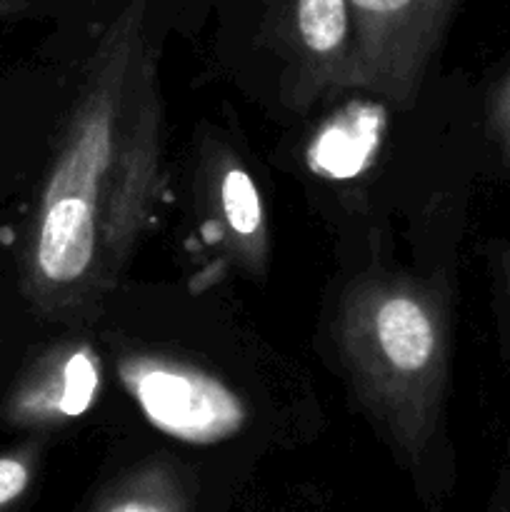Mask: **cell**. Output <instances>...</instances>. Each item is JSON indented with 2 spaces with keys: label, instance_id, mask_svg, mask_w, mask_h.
Returning <instances> with one entry per match:
<instances>
[{
  "label": "cell",
  "instance_id": "obj_1",
  "mask_svg": "<svg viewBox=\"0 0 510 512\" xmlns=\"http://www.w3.org/2000/svg\"><path fill=\"white\" fill-rule=\"evenodd\" d=\"M145 5L128 0L100 35L35 205L25 293L53 320L100 308L153 210L160 98Z\"/></svg>",
  "mask_w": 510,
  "mask_h": 512
},
{
  "label": "cell",
  "instance_id": "obj_2",
  "mask_svg": "<svg viewBox=\"0 0 510 512\" xmlns=\"http://www.w3.org/2000/svg\"><path fill=\"white\" fill-rule=\"evenodd\" d=\"M355 395L400 453L430 443L448 378V323L435 290L370 273L343 293L335 328Z\"/></svg>",
  "mask_w": 510,
  "mask_h": 512
},
{
  "label": "cell",
  "instance_id": "obj_3",
  "mask_svg": "<svg viewBox=\"0 0 510 512\" xmlns=\"http://www.w3.org/2000/svg\"><path fill=\"white\" fill-rule=\"evenodd\" d=\"M458 0H348L353 88L413 103Z\"/></svg>",
  "mask_w": 510,
  "mask_h": 512
},
{
  "label": "cell",
  "instance_id": "obj_4",
  "mask_svg": "<svg viewBox=\"0 0 510 512\" xmlns=\"http://www.w3.org/2000/svg\"><path fill=\"white\" fill-rule=\"evenodd\" d=\"M118 375L145 420L180 443H223L248 420L243 398L225 380L185 360L130 353L120 358Z\"/></svg>",
  "mask_w": 510,
  "mask_h": 512
},
{
  "label": "cell",
  "instance_id": "obj_5",
  "mask_svg": "<svg viewBox=\"0 0 510 512\" xmlns=\"http://www.w3.org/2000/svg\"><path fill=\"white\" fill-rule=\"evenodd\" d=\"M98 355L88 345H60L33 365L10 398L18 425H48L83 415L98 398Z\"/></svg>",
  "mask_w": 510,
  "mask_h": 512
},
{
  "label": "cell",
  "instance_id": "obj_6",
  "mask_svg": "<svg viewBox=\"0 0 510 512\" xmlns=\"http://www.w3.org/2000/svg\"><path fill=\"white\" fill-rule=\"evenodd\" d=\"M283 30L300 73L315 88H353L348 0H283Z\"/></svg>",
  "mask_w": 510,
  "mask_h": 512
},
{
  "label": "cell",
  "instance_id": "obj_7",
  "mask_svg": "<svg viewBox=\"0 0 510 512\" xmlns=\"http://www.w3.org/2000/svg\"><path fill=\"white\" fill-rule=\"evenodd\" d=\"M210 195L230 253L248 273H263L270 253L268 223L253 175L238 158L220 155L210 168Z\"/></svg>",
  "mask_w": 510,
  "mask_h": 512
},
{
  "label": "cell",
  "instance_id": "obj_8",
  "mask_svg": "<svg viewBox=\"0 0 510 512\" xmlns=\"http://www.w3.org/2000/svg\"><path fill=\"white\" fill-rule=\"evenodd\" d=\"M165 478L153 473L135 480L133 490L120 495L118 500L108 505L103 512H175L173 500L165 493Z\"/></svg>",
  "mask_w": 510,
  "mask_h": 512
},
{
  "label": "cell",
  "instance_id": "obj_9",
  "mask_svg": "<svg viewBox=\"0 0 510 512\" xmlns=\"http://www.w3.org/2000/svg\"><path fill=\"white\" fill-rule=\"evenodd\" d=\"M33 480V455L3 453L0 455V512L13 508L30 488Z\"/></svg>",
  "mask_w": 510,
  "mask_h": 512
},
{
  "label": "cell",
  "instance_id": "obj_10",
  "mask_svg": "<svg viewBox=\"0 0 510 512\" xmlns=\"http://www.w3.org/2000/svg\"><path fill=\"white\" fill-rule=\"evenodd\" d=\"M490 130H493L500 155L510 165V73L495 93L493 105H490Z\"/></svg>",
  "mask_w": 510,
  "mask_h": 512
}]
</instances>
